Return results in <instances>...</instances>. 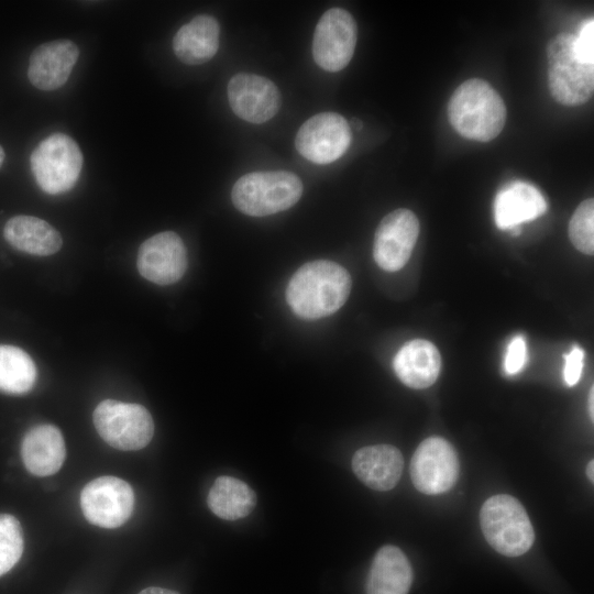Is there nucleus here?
Wrapping results in <instances>:
<instances>
[{
  "instance_id": "obj_1",
  "label": "nucleus",
  "mask_w": 594,
  "mask_h": 594,
  "mask_svg": "<svg viewBox=\"0 0 594 594\" xmlns=\"http://www.w3.org/2000/svg\"><path fill=\"white\" fill-rule=\"evenodd\" d=\"M351 276L340 264L311 261L300 266L286 288L292 311L302 319H319L334 314L351 292Z\"/></svg>"
},
{
  "instance_id": "obj_2",
  "label": "nucleus",
  "mask_w": 594,
  "mask_h": 594,
  "mask_svg": "<svg viewBox=\"0 0 594 594\" xmlns=\"http://www.w3.org/2000/svg\"><path fill=\"white\" fill-rule=\"evenodd\" d=\"M448 116L451 125L463 138L488 142L502 132L506 107L487 81L473 78L454 90L448 105Z\"/></svg>"
},
{
  "instance_id": "obj_3",
  "label": "nucleus",
  "mask_w": 594,
  "mask_h": 594,
  "mask_svg": "<svg viewBox=\"0 0 594 594\" xmlns=\"http://www.w3.org/2000/svg\"><path fill=\"white\" fill-rule=\"evenodd\" d=\"M302 183L286 170L253 172L240 177L232 187L234 207L252 217H265L293 207L301 197Z\"/></svg>"
},
{
  "instance_id": "obj_4",
  "label": "nucleus",
  "mask_w": 594,
  "mask_h": 594,
  "mask_svg": "<svg viewBox=\"0 0 594 594\" xmlns=\"http://www.w3.org/2000/svg\"><path fill=\"white\" fill-rule=\"evenodd\" d=\"M574 41V34L560 33L547 45L549 89L564 106L583 105L594 91V65L578 56Z\"/></svg>"
},
{
  "instance_id": "obj_5",
  "label": "nucleus",
  "mask_w": 594,
  "mask_h": 594,
  "mask_svg": "<svg viewBox=\"0 0 594 594\" xmlns=\"http://www.w3.org/2000/svg\"><path fill=\"white\" fill-rule=\"evenodd\" d=\"M482 532L492 548L506 557L526 553L535 541V531L524 506L515 497H490L480 512Z\"/></svg>"
},
{
  "instance_id": "obj_6",
  "label": "nucleus",
  "mask_w": 594,
  "mask_h": 594,
  "mask_svg": "<svg viewBox=\"0 0 594 594\" xmlns=\"http://www.w3.org/2000/svg\"><path fill=\"white\" fill-rule=\"evenodd\" d=\"M30 164L40 188L46 194L58 195L70 190L77 183L82 154L69 135L54 133L34 148Z\"/></svg>"
},
{
  "instance_id": "obj_7",
  "label": "nucleus",
  "mask_w": 594,
  "mask_h": 594,
  "mask_svg": "<svg viewBox=\"0 0 594 594\" xmlns=\"http://www.w3.org/2000/svg\"><path fill=\"white\" fill-rule=\"evenodd\" d=\"M92 419L99 436L118 450H140L154 435L153 418L139 404L106 399L95 408Z\"/></svg>"
},
{
  "instance_id": "obj_8",
  "label": "nucleus",
  "mask_w": 594,
  "mask_h": 594,
  "mask_svg": "<svg viewBox=\"0 0 594 594\" xmlns=\"http://www.w3.org/2000/svg\"><path fill=\"white\" fill-rule=\"evenodd\" d=\"M356 40L358 28L353 16L341 8L329 9L314 32V61L327 72H339L350 63Z\"/></svg>"
},
{
  "instance_id": "obj_9",
  "label": "nucleus",
  "mask_w": 594,
  "mask_h": 594,
  "mask_svg": "<svg viewBox=\"0 0 594 594\" xmlns=\"http://www.w3.org/2000/svg\"><path fill=\"white\" fill-rule=\"evenodd\" d=\"M80 507L85 518L102 528H117L131 516L134 492L122 479L111 475L90 481L80 493Z\"/></svg>"
},
{
  "instance_id": "obj_10",
  "label": "nucleus",
  "mask_w": 594,
  "mask_h": 594,
  "mask_svg": "<svg viewBox=\"0 0 594 594\" xmlns=\"http://www.w3.org/2000/svg\"><path fill=\"white\" fill-rule=\"evenodd\" d=\"M351 140V128L342 116L321 112L301 124L295 138V146L306 160L316 164H329L345 153Z\"/></svg>"
},
{
  "instance_id": "obj_11",
  "label": "nucleus",
  "mask_w": 594,
  "mask_h": 594,
  "mask_svg": "<svg viewBox=\"0 0 594 594\" xmlns=\"http://www.w3.org/2000/svg\"><path fill=\"white\" fill-rule=\"evenodd\" d=\"M414 486L427 495L449 491L459 477L458 454L450 442L430 437L416 449L410 461Z\"/></svg>"
},
{
  "instance_id": "obj_12",
  "label": "nucleus",
  "mask_w": 594,
  "mask_h": 594,
  "mask_svg": "<svg viewBox=\"0 0 594 594\" xmlns=\"http://www.w3.org/2000/svg\"><path fill=\"white\" fill-rule=\"evenodd\" d=\"M419 230L416 215L408 209L399 208L386 215L375 232L373 256L376 264L387 272L403 268L411 255Z\"/></svg>"
},
{
  "instance_id": "obj_13",
  "label": "nucleus",
  "mask_w": 594,
  "mask_h": 594,
  "mask_svg": "<svg viewBox=\"0 0 594 594\" xmlns=\"http://www.w3.org/2000/svg\"><path fill=\"white\" fill-rule=\"evenodd\" d=\"M188 265L187 250L180 237L173 231L160 232L145 240L139 248V273L157 285L178 282Z\"/></svg>"
},
{
  "instance_id": "obj_14",
  "label": "nucleus",
  "mask_w": 594,
  "mask_h": 594,
  "mask_svg": "<svg viewBox=\"0 0 594 594\" xmlns=\"http://www.w3.org/2000/svg\"><path fill=\"white\" fill-rule=\"evenodd\" d=\"M227 95L232 111L242 120L264 123L279 110L280 94L266 77L240 73L228 84Z\"/></svg>"
},
{
  "instance_id": "obj_15",
  "label": "nucleus",
  "mask_w": 594,
  "mask_h": 594,
  "mask_svg": "<svg viewBox=\"0 0 594 594\" xmlns=\"http://www.w3.org/2000/svg\"><path fill=\"white\" fill-rule=\"evenodd\" d=\"M79 56L69 40H56L37 46L30 56L28 77L41 90H55L68 79Z\"/></svg>"
},
{
  "instance_id": "obj_16",
  "label": "nucleus",
  "mask_w": 594,
  "mask_h": 594,
  "mask_svg": "<svg viewBox=\"0 0 594 594\" xmlns=\"http://www.w3.org/2000/svg\"><path fill=\"white\" fill-rule=\"evenodd\" d=\"M404 469L400 451L391 444L359 449L352 458V470L360 481L375 491L394 488Z\"/></svg>"
},
{
  "instance_id": "obj_17",
  "label": "nucleus",
  "mask_w": 594,
  "mask_h": 594,
  "mask_svg": "<svg viewBox=\"0 0 594 594\" xmlns=\"http://www.w3.org/2000/svg\"><path fill=\"white\" fill-rule=\"evenodd\" d=\"M22 461L36 476L56 473L64 463L66 447L61 430L50 424L29 429L21 443Z\"/></svg>"
},
{
  "instance_id": "obj_18",
  "label": "nucleus",
  "mask_w": 594,
  "mask_h": 594,
  "mask_svg": "<svg viewBox=\"0 0 594 594\" xmlns=\"http://www.w3.org/2000/svg\"><path fill=\"white\" fill-rule=\"evenodd\" d=\"M547 211L542 194L532 185L515 182L504 187L494 200V220L502 230L516 229Z\"/></svg>"
},
{
  "instance_id": "obj_19",
  "label": "nucleus",
  "mask_w": 594,
  "mask_h": 594,
  "mask_svg": "<svg viewBox=\"0 0 594 594\" xmlns=\"http://www.w3.org/2000/svg\"><path fill=\"white\" fill-rule=\"evenodd\" d=\"M397 377L408 387L427 388L438 378L441 355L435 344L425 339L407 342L396 353L393 362Z\"/></svg>"
},
{
  "instance_id": "obj_20",
  "label": "nucleus",
  "mask_w": 594,
  "mask_h": 594,
  "mask_svg": "<svg viewBox=\"0 0 594 594\" xmlns=\"http://www.w3.org/2000/svg\"><path fill=\"white\" fill-rule=\"evenodd\" d=\"M219 34V23L213 16L197 15L175 34L174 53L180 62L187 65L204 64L218 52Z\"/></svg>"
},
{
  "instance_id": "obj_21",
  "label": "nucleus",
  "mask_w": 594,
  "mask_h": 594,
  "mask_svg": "<svg viewBox=\"0 0 594 594\" xmlns=\"http://www.w3.org/2000/svg\"><path fill=\"white\" fill-rule=\"evenodd\" d=\"M413 569L405 553L395 546H383L375 554L366 580V594H407Z\"/></svg>"
},
{
  "instance_id": "obj_22",
  "label": "nucleus",
  "mask_w": 594,
  "mask_h": 594,
  "mask_svg": "<svg viewBox=\"0 0 594 594\" xmlns=\"http://www.w3.org/2000/svg\"><path fill=\"white\" fill-rule=\"evenodd\" d=\"M3 237L14 249L37 256H48L63 244L59 232L48 222L34 216L20 215L7 221Z\"/></svg>"
},
{
  "instance_id": "obj_23",
  "label": "nucleus",
  "mask_w": 594,
  "mask_h": 594,
  "mask_svg": "<svg viewBox=\"0 0 594 594\" xmlns=\"http://www.w3.org/2000/svg\"><path fill=\"white\" fill-rule=\"evenodd\" d=\"M207 504L219 518L238 520L254 509L256 495L245 482L233 476L221 475L210 487Z\"/></svg>"
},
{
  "instance_id": "obj_24",
  "label": "nucleus",
  "mask_w": 594,
  "mask_h": 594,
  "mask_svg": "<svg viewBox=\"0 0 594 594\" xmlns=\"http://www.w3.org/2000/svg\"><path fill=\"white\" fill-rule=\"evenodd\" d=\"M36 381V366L22 349L0 344V391L8 394H25Z\"/></svg>"
},
{
  "instance_id": "obj_25",
  "label": "nucleus",
  "mask_w": 594,
  "mask_h": 594,
  "mask_svg": "<svg viewBox=\"0 0 594 594\" xmlns=\"http://www.w3.org/2000/svg\"><path fill=\"white\" fill-rule=\"evenodd\" d=\"M23 547V531L19 520L12 515L0 514V576L18 563Z\"/></svg>"
},
{
  "instance_id": "obj_26",
  "label": "nucleus",
  "mask_w": 594,
  "mask_h": 594,
  "mask_svg": "<svg viewBox=\"0 0 594 594\" xmlns=\"http://www.w3.org/2000/svg\"><path fill=\"white\" fill-rule=\"evenodd\" d=\"M569 237L580 252L592 255L594 252V200L582 201L575 209L570 223Z\"/></svg>"
},
{
  "instance_id": "obj_27",
  "label": "nucleus",
  "mask_w": 594,
  "mask_h": 594,
  "mask_svg": "<svg viewBox=\"0 0 594 594\" xmlns=\"http://www.w3.org/2000/svg\"><path fill=\"white\" fill-rule=\"evenodd\" d=\"M527 363L526 341L521 336L512 339L507 346L504 370L508 375L519 373Z\"/></svg>"
},
{
  "instance_id": "obj_28",
  "label": "nucleus",
  "mask_w": 594,
  "mask_h": 594,
  "mask_svg": "<svg viewBox=\"0 0 594 594\" xmlns=\"http://www.w3.org/2000/svg\"><path fill=\"white\" fill-rule=\"evenodd\" d=\"M574 46L578 56L585 63L594 65V21L586 20L575 35Z\"/></svg>"
},
{
  "instance_id": "obj_29",
  "label": "nucleus",
  "mask_w": 594,
  "mask_h": 594,
  "mask_svg": "<svg viewBox=\"0 0 594 594\" xmlns=\"http://www.w3.org/2000/svg\"><path fill=\"white\" fill-rule=\"evenodd\" d=\"M583 350L575 345L564 355L563 377L568 386H574L581 378L583 371Z\"/></svg>"
},
{
  "instance_id": "obj_30",
  "label": "nucleus",
  "mask_w": 594,
  "mask_h": 594,
  "mask_svg": "<svg viewBox=\"0 0 594 594\" xmlns=\"http://www.w3.org/2000/svg\"><path fill=\"white\" fill-rule=\"evenodd\" d=\"M139 594H179L176 591L164 588V587H156L151 586L142 590Z\"/></svg>"
},
{
  "instance_id": "obj_31",
  "label": "nucleus",
  "mask_w": 594,
  "mask_h": 594,
  "mask_svg": "<svg viewBox=\"0 0 594 594\" xmlns=\"http://www.w3.org/2000/svg\"><path fill=\"white\" fill-rule=\"evenodd\" d=\"M594 388L592 387L588 394V413L591 416V419L594 418Z\"/></svg>"
},
{
  "instance_id": "obj_32",
  "label": "nucleus",
  "mask_w": 594,
  "mask_h": 594,
  "mask_svg": "<svg viewBox=\"0 0 594 594\" xmlns=\"http://www.w3.org/2000/svg\"><path fill=\"white\" fill-rule=\"evenodd\" d=\"M586 474H587L588 480L591 482H593L594 481V462H593V460H591L590 463L587 464Z\"/></svg>"
},
{
  "instance_id": "obj_33",
  "label": "nucleus",
  "mask_w": 594,
  "mask_h": 594,
  "mask_svg": "<svg viewBox=\"0 0 594 594\" xmlns=\"http://www.w3.org/2000/svg\"><path fill=\"white\" fill-rule=\"evenodd\" d=\"M3 161H4V151H3V148L0 146V167H1L2 163H3Z\"/></svg>"
},
{
  "instance_id": "obj_34",
  "label": "nucleus",
  "mask_w": 594,
  "mask_h": 594,
  "mask_svg": "<svg viewBox=\"0 0 594 594\" xmlns=\"http://www.w3.org/2000/svg\"><path fill=\"white\" fill-rule=\"evenodd\" d=\"M353 124L355 129H360L362 125V123L360 121L358 122L356 120L353 121Z\"/></svg>"
}]
</instances>
